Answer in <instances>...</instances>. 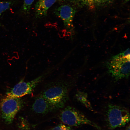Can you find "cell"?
Instances as JSON below:
<instances>
[{
  "label": "cell",
  "instance_id": "1",
  "mask_svg": "<svg viewBox=\"0 0 130 130\" xmlns=\"http://www.w3.org/2000/svg\"><path fill=\"white\" fill-rule=\"evenodd\" d=\"M109 73L117 80L128 78L130 74V51L127 49L112 57L107 64Z\"/></svg>",
  "mask_w": 130,
  "mask_h": 130
},
{
  "label": "cell",
  "instance_id": "2",
  "mask_svg": "<svg viewBox=\"0 0 130 130\" xmlns=\"http://www.w3.org/2000/svg\"><path fill=\"white\" fill-rule=\"evenodd\" d=\"M57 110L63 108L68 98V89L58 83L45 89L41 94Z\"/></svg>",
  "mask_w": 130,
  "mask_h": 130
},
{
  "label": "cell",
  "instance_id": "3",
  "mask_svg": "<svg viewBox=\"0 0 130 130\" xmlns=\"http://www.w3.org/2000/svg\"><path fill=\"white\" fill-rule=\"evenodd\" d=\"M59 117L62 123L69 126H78L85 124L98 129L100 128L81 112L72 106H68L63 108L59 113Z\"/></svg>",
  "mask_w": 130,
  "mask_h": 130
},
{
  "label": "cell",
  "instance_id": "4",
  "mask_svg": "<svg viewBox=\"0 0 130 130\" xmlns=\"http://www.w3.org/2000/svg\"><path fill=\"white\" fill-rule=\"evenodd\" d=\"M106 114L108 124L111 129L124 126L130 120L129 111L120 106L109 104Z\"/></svg>",
  "mask_w": 130,
  "mask_h": 130
},
{
  "label": "cell",
  "instance_id": "5",
  "mask_svg": "<svg viewBox=\"0 0 130 130\" xmlns=\"http://www.w3.org/2000/svg\"><path fill=\"white\" fill-rule=\"evenodd\" d=\"M47 74L46 73L43 74L28 82H24L23 79L21 80L13 87L7 92L6 97L19 98L30 94L45 78Z\"/></svg>",
  "mask_w": 130,
  "mask_h": 130
},
{
  "label": "cell",
  "instance_id": "6",
  "mask_svg": "<svg viewBox=\"0 0 130 130\" xmlns=\"http://www.w3.org/2000/svg\"><path fill=\"white\" fill-rule=\"evenodd\" d=\"M24 102L21 98L6 97L3 99L1 110L2 117L6 123H12L16 114L24 106Z\"/></svg>",
  "mask_w": 130,
  "mask_h": 130
},
{
  "label": "cell",
  "instance_id": "7",
  "mask_svg": "<svg viewBox=\"0 0 130 130\" xmlns=\"http://www.w3.org/2000/svg\"><path fill=\"white\" fill-rule=\"evenodd\" d=\"M76 12L74 8L68 5L60 6L55 11V15L63 21L67 33L71 36H72L74 33L73 22Z\"/></svg>",
  "mask_w": 130,
  "mask_h": 130
},
{
  "label": "cell",
  "instance_id": "8",
  "mask_svg": "<svg viewBox=\"0 0 130 130\" xmlns=\"http://www.w3.org/2000/svg\"><path fill=\"white\" fill-rule=\"evenodd\" d=\"M32 108L34 113L40 115L46 114L57 110L41 94L35 98Z\"/></svg>",
  "mask_w": 130,
  "mask_h": 130
},
{
  "label": "cell",
  "instance_id": "9",
  "mask_svg": "<svg viewBox=\"0 0 130 130\" xmlns=\"http://www.w3.org/2000/svg\"><path fill=\"white\" fill-rule=\"evenodd\" d=\"M57 0H38L35 6V14L36 17L42 18L46 16L48 9Z\"/></svg>",
  "mask_w": 130,
  "mask_h": 130
},
{
  "label": "cell",
  "instance_id": "10",
  "mask_svg": "<svg viewBox=\"0 0 130 130\" xmlns=\"http://www.w3.org/2000/svg\"><path fill=\"white\" fill-rule=\"evenodd\" d=\"M75 97L77 100L86 107L91 109V106L88 99L87 95L85 92L78 91L76 94Z\"/></svg>",
  "mask_w": 130,
  "mask_h": 130
},
{
  "label": "cell",
  "instance_id": "11",
  "mask_svg": "<svg viewBox=\"0 0 130 130\" xmlns=\"http://www.w3.org/2000/svg\"><path fill=\"white\" fill-rule=\"evenodd\" d=\"M13 2L11 0L0 1V17L2 13L12 5Z\"/></svg>",
  "mask_w": 130,
  "mask_h": 130
},
{
  "label": "cell",
  "instance_id": "12",
  "mask_svg": "<svg viewBox=\"0 0 130 130\" xmlns=\"http://www.w3.org/2000/svg\"><path fill=\"white\" fill-rule=\"evenodd\" d=\"M35 0H24L22 11L25 14L28 13Z\"/></svg>",
  "mask_w": 130,
  "mask_h": 130
},
{
  "label": "cell",
  "instance_id": "13",
  "mask_svg": "<svg viewBox=\"0 0 130 130\" xmlns=\"http://www.w3.org/2000/svg\"><path fill=\"white\" fill-rule=\"evenodd\" d=\"M70 128L64 124H61L54 128L52 130H69Z\"/></svg>",
  "mask_w": 130,
  "mask_h": 130
},
{
  "label": "cell",
  "instance_id": "14",
  "mask_svg": "<svg viewBox=\"0 0 130 130\" xmlns=\"http://www.w3.org/2000/svg\"><path fill=\"white\" fill-rule=\"evenodd\" d=\"M95 0H75V1L80 2L82 4L91 6L95 3Z\"/></svg>",
  "mask_w": 130,
  "mask_h": 130
},
{
  "label": "cell",
  "instance_id": "15",
  "mask_svg": "<svg viewBox=\"0 0 130 130\" xmlns=\"http://www.w3.org/2000/svg\"><path fill=\"white\" fill-rule=\"evenodd\" d=\"M111 0H95V3L98 4H104L110 2Z\"/></svg>",
  "mask_w": 130,
  "mask_h": 130
},
{
  "label": "cell",
  "instance_id": "16",
  "mask_svg": "<svg viewBox=\"0 0 130 130\" xmlns=\"http://www.w3.org/2000/svg\"><path fill=\"white\" fill-rule=\"evenodd\" d=\"M130 126H129L127 130H130Z\"/></svg>",
  "mask_w": 130,
  "mask_h": 130
}]
</instances>
